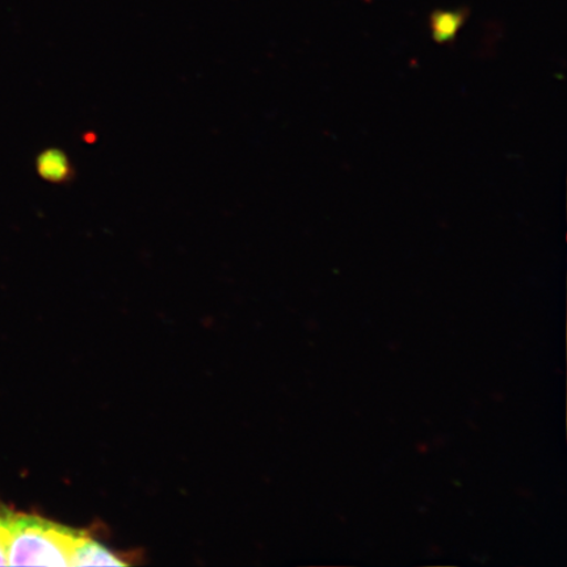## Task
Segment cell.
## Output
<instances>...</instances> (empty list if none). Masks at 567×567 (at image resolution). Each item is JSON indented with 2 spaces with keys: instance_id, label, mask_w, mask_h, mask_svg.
Returning a JSON list of instances; mask_svg holds the SVG:
<instances>
[{
  "instance_id": "obj_1",
  "label": "cell",
  "mask_w": 567,
  "mask_h": 567,
  "mask_svg": "<svg viewBox=\"0 0 567 567\" xmlns=\"http://www.w3.org/2000/svg\"><path fill=\"white\" fill-rule=\"evenodd\" d=\"M81 536L39 516L11 514L9 566H71Z\"/></svg>"
},
{
  "instance_id": "obj_2",
  "label": "cell",
  "mask_w": 567,
  "mask_h": 567,
  "mask_svg": "<svg viewBox=\"0 0 567 567\" xmlns=\"http://www.w3.org/2000/svg\"><path fill=\"white\" fill-rule=\"evenodd\" d=\"M116 555L82 534L71 557V566H124Z\"/></svg>"
},
{
  "instance_id": "obj_3",
  "label": "cell",
  "mask_w": 567,
  "mask_h": 567,
  "mask_svg": "<svg viewBox=\"0 0 567 567\" xmlns=\"http://www.w3.org/2000/svg\"><path fill=\"white\" fill-rule=\"evenodd\" d=\"M40 173L45 179L52 182H65L73 175L70 162L65 154L60 151H49L40 158Z\"/></svg>"
},
{
  "instance_id": "obj_4",
  "label": "cell",
  "mask_w": 567,
  "mask_h": 567,
  "mask_svg": "<svg viewBox=\"0 0 567 567\" xmlns=\"http://www.w3.org/2000/svg\"><path fill=\"white\" fill-rule=\"evenodd\" d=\"M11 514L0 508V566H9Z\"/></svg>"
}]
</instances>
